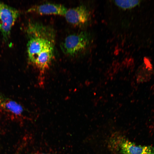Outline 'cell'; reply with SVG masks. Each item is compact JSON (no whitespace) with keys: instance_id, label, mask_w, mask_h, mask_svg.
Returning a JSON list of instances; mask_svg holds the SVG:
<instances>
[{"instance_id":"5","label":"cell","mask_w":154,"mask_h":154,"mask_svg":"<svg viewBox=\"0 0 154 154\" xmlns=\"http://www.w3.org/2000/svg\"><path fill=\"white\" fill-rule=\"evenodd\" d=\"M64 15L68 22L78 25L84 24L88 21L90 13L86 7L81 5L67 9Z\"/></svg>"},{"instance_id":"8","label":"cell","mask_w":154,"mask_h":154,"mask_svg":"<svg viewBox=\"0 0 154 154\" xmlns=\"http://www.w3.org/2000/svg\"><path fill=\"white\" fill-rule=\"evenodd\" d=\"M0 108L8 112L18 116L21 115L23 111V107L20 104L0 93Z\"/></svg>"},{"instance_id":"4","label":"cell","mask_w":154,"mask_h":154,"mask_svg":"<svg viewBox=\"0 0 154 154\" xmlns=\"http://www.w3.org/2000/svg\"><path fill=\"white\" fill-rule=\"evenodd\" d=\"M113 141V144L122 154H154V147L151 146L138 145L120 137Z\"/></svg>"},{"instance_id":"9","label":"cell","mask_w":154,"mask_h":154,"mask_svg":"<svg viewBox=\"0 0 154 154\" xmlns=\"http://www.w3.org/2000/svg\"><path fill=\"white\" fill-rule=\"evenodd\" d=\"M153 73L152 66L148 61L146 60L145 65L140 66L136 72V78L138 83H143L149 81Z\"/></svg>"},{"instance_id":"10","label":"cell","mask_w":154,"mask_h":154,"mask_svg":"<svg viewBox=\"0 0 154 154\" xmlns=\"http://www.w3.org/2000/svg\"><path fill=\"white\" fill-rule=\"evenodd\" d=\"M139 0H116V4L119 7L123 9L132 8L137 5L140 3Z\"/></svg>"},{"instance_id":"6","label":"cell","mask_w":154,"mask_h":154,"mask_svg":"<svg viewBox=\"0 0 154 154\" xmlns=\"http://www.w3.org/2000/svg\"><path fill=\"white\" fill-rule=\"evenodd\" d=\"M67 9L60 4L47 3L37 5L29 10L40 14H54L64 15Z\"/></svg>"},{"instance_id":"2","label":"cell","mask_w":154,"mask_h":154,"mask_svg":"<svg viewBox=\"0 0 154 154\" xmlns=\"http://www.w3.org/2000/svg\"><path fill=\"white\" fill-rule=\"evenodd\" d=\"M19 14L17 9L0 1V31L5 41L8 40Z\"/></svg>"},{"instance_id":"11","label":"cell","mask_w":154,"mask_h":154,"mask_svg":"<svg viewBox=\"0 0 154 154\" xmlns=\"http://www.w3.org/2000/svg\"><path fill=\"white\" fill-rule=\"evenodd\" d=\"M32 154H49V153H33Z\"/></svg>"},{"instance_id":"7","label":"cell","mask_w":154,"mask_h":154,"mask_svg":"<svg viewBox=\"0 0 154 154\" xmlns=\"http://www.w3.org/2000/svg\"><path fill=\"white\" fill-rule=\"evenodd\" d=\"M54 47L46 48L37 56L33 64L41 73L44 72L48 68L53 55Z\"/></svg>"},{"instance_id":"1","label":"cell","mask_w":154,"mask_h":154,"mask_svg":"<svg viewBox=\"0 0 154 154\" xmlns=\"http://www.w3.org/2000/svg\"><path fill=\"white\" fill-rule=\"evenodd\" d=\"M27 30L29 36L27 45L28 59L33 64L42 51L54 46V36L48 27L37 23L30 24Z\"/></svg>"},{"instance_id":"3","label":"cell","mask_w":154,"mask_h":154,"mask_svg":"<svg viewBox=\"0 0 154 154\" xmlns=\"http://www.w3.org/2000/svg\"><path fill=\"white\" fill-rule=\"evenodd\" d=\"M89 35L86 32L71 34L65 38L61 47L65 53L73 55L84 50L89 43Z\"/></svg>"}]
</instances>
